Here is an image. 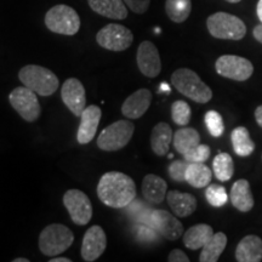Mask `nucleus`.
Listing matches in <instances>:
<instances>
[{
	"mask_svg": "<svg viewBox=\"0 0 262 262\" xmlns=\"http://www.w3.org/2000/svg\"><path fill=\"white\" fill-rule=\"evenodd\" d=\"M172 142L180 155H185L201 143V135L193 127H182L173 134Z\"/></svg>",
	"mask_w": 262,
	"mask_h": 262,
	"instance_id": "27",
	"label": "nucleus"
},
{
	"mask_svg": "<svg viewBox=\"0 0 262 262\" xmlns=\"http://www.w3.org/2000/svg\"><path fill=\"white\" fill-rule=\"evenodd\" d=\"M18 79L39 96H51L60 86L54 72L38 64H27L18 72Z\"/></svg>",
	"mask_w": 262,
	"mask_h": 262,
	"instance_id": "2",
	"label": "nucleus"
},
{
	"mask_svg": "<svg viewBox=\"0 0 262 262\" xmlns=\"http://www.w3.org/2000/svg\"><path fill=\"white\" fill-rule=\"evenodd\" d=\"M173 139L171 127L168 123H158L153 127L152 135H150V147L157 156L163 157L168 155L170 145Z\"/></svg>",
	"mask_w": 262,
	"mask_h": 262,
	"instance_id": "23",
	"label": "nucleus"
},
{
	"mask_svg": "<svg viewBox=\"0 0 262 262\" xmlns=\"http://www.w3.org/2000/svg\"><path fill=\"white\" fill-rule=\"evenodd\" d=\"M212 170H214L216 179L222 182L228 181L234 173L233 159L228 153H219L212 162Z\"/></svg>",
	"mask_w": 262,
	"mask_h": 262,
	"instance_id": "30",
	"label": "nucleus"
},
{
	"mask_svg": "<svg viewBox=\"0 0 262 262\" xmlns=\"http://www.w3.org/2000/svg\"><path fill=\"white\" fill-rule=\"evenodd\" d=\"M212 171L204 163H189L186 170V182L194 188H204L211 181Z\"/></svg>",
	"mask_w": 262,
	"mask_h": 262,
	"instance_id": "26",
	"label": "nucleus"
},
{
	"mask_svg": "<svg viewBox=\"0 0 262 262\" xmlns=\"http://www.w3.org/2000/svg\"><path fill=\"white\" fill-rule=\"evenodd\" d=\"M125 5L135 14L142 15L148 10L150 0H123Z\"/></svg>",
	"mask_w": 262,
	"mask_h": 262,
	"instance_id": "36",
	"label": "nucleus"
},
{
	"mask_svg": "<svg viewBox=\"0 0 262 262\" xmlns=\"http://www.w3.org/2000/svg\"><path fill=\"white\" fill-rule=\"evenodd\" d=\"M231 141L235 155L239 157H249L255 150V143L247 127H235L231 134Z\"/></svg>",
	"mask_w": 262,
	"mask_h": 262,
	"instance_id": "28",
	"label": "nucleus"
},
{
	"mask_svg": "<svg viewBox=\"0 0 262 262\" xmlns=\"http://www.w3.org/2000/svg\"><path fill=\"white\" fill-rule=\"evenodd\" d=\"M214 235L211 226L206 224H199L192 226L183 233V244L191 250H198L204 247L206 242Z\"/></svg>",
	"mask_w": 262,
	"mask_h": 262,
	"instance_id": "24",
	"label": "nucleus"
},
{
	"mask_svg": "<svg viewBox=\"0 0 262 262\" xmlns=\"http://www.w3.org/2000/svg\"><path fill=\"white\" fill-rule=\"evenodd\" d=\"M50 262H72V260L67 257H54L51 258Z\"/></svg>",
	"mask_w": 262,
	"mask_h": 262,
	"instance_id": "42",
	"label": "nucleus"
},
{
	"mask_svg": "<svg viewBox=\"0 0 262 262\" xmlns=\"http://www.w3.org/2000/svg\"><path fill=\"white\" fill-rule=\"evenodd\" d=\"M137 67L147 78L158 77L162 72V61L158 49L152 41L145 40L139 45L136 55Z\"/></svg>",
	"mask_w": 262,
	"mask_h": 262,
	"instance_id": "12",
	"label": "nucleus"
},
{
	"mask_svg": "<svg viewBox=\"0 0 262 262\" xmlns=\"http://www.w3.org/2000/svg\"><path fill=\"white\" fill-rule=\"evenodd\" d=\"M210 147L208 145H202L199 143L198 146H195L194 148L188 150L187 153H185L183 156V159L187 160L189 163H204L210 158Z\"/></svg>",
	"mask_w": 262,
	"mask_h": 262,
	"instance_id": "34",
	"label": "nucleus"
},
{
	"mask_svg": "<svg viewBox=\"0 0 262 262\" xmlns=\"http://www.w3.org/2000/svg\"><path fill=\"white\" fill-rule=\"evenodd\" d=\"M168 185L159 176L148 173L142 181V195L150 204H160L166 196Z\"/></svg>",
	"mask_w": 262,
	"mask_h": 262,
	"instance_id": "21",
	"label": "nucleus"
},
{
	"mask_svg": "<svg viewBox=\"0 0 262 262\" xmlns=\"http://www.w3.org/2000/svg\"><path fill=\"white\" fill-rule=\"evenodd\" d=\"M14 262H29V260L28 258H25V257H22V258H15V260H12Z\"/></svg>",
	"mask_w": 262,
	"mask_h": 262,
	"instance_id": "43",
	"label": "nucleus"
},
{
	"mask_svg": "<svg viewBox=\"0 0 262 262\" xmlns=\"http://www.w3.org/2000/svg\"><path fill=\"white\" fill-rule=\"evenodd\" d=\"M226 245H227V235L222 232L214 233V235L206 242V244L202 248L199 261L201 262H216L219 261L221 254L224 253Z\"/></svg>",
	"mask_w": 262,
	"mask_h": 262,
	"instance_id": "25",
	"label": "nucleus"
},
{
	"mask_svg": "<svg viewBox=\"0 0 262 262\" xmlns=\"http://www.w3.org/2000/svg\"><path fill=\"white\" fill-rule=\"evenodd\" d=\"M166 201L175 215H178L179 217H187L196 209L195 196L189 193L170 191L166 193Z\"/></svg>",
	"mask_w": 262,
	"mask_h": 262,
	"instance_id": "22",
	"label": "nucleus"
},
{
	"mask_svg": "<svg viewBox=\"0 0 262 262\" xmlns=\"http://www.w3.org/2000/svg\"><path fill=\"white\" fill-rule=\"evenodd\" d=\"M49 31L62 35H74L80 29V17L71 6L55 5L47 12L44 18Z\"/></svg>",
	"mask_w": 262,
	"mask_h": 262,
	"instance_id": "6",
	"label": "nucleus"
},
{
	"mask_svg": "<svg viewBox=\"0 0 262 262\" xmlns=\"http://www.w3.org/2000/svg\"><path fill=\"white\" fill-rule=\"evenodd\" d=\"M97 196L110 208H126L136 198V185L126 173L108 171L98 181Z\"/></svg>",
	"mask_w": 262,
	"mask_h": 262,
	"instance_id": "1",
	"label": "nucleus"
},
{
	"mask_svg": "<svg viewBox=\"0 0 262 262\" xmlns=\"http://www.w3.org/2000/svg\"><path fill=\"white\" fill-rule=\"evenodd\" d=\"M171 84L176 90L196 103H208L212 98L210 88L194 71L180 68L171 74Z\"/></svg>",
	"mask_w": 262,
	"mask_h": 262,
	"instance_id": "3",
	"label": "nucleus"
},
{
	"mask_svg": "<svg viewBox=\"0 0 262 262\" xmlns=\"http://www.w3.org/2000/svg\"><path fill=\"white\" fill-rule=\"evenodd\" d=\"M191 107L185 101H175L171 104V118L173 123L180 126H186L191 120Z\"/></svg>",
	"mask_w": 262,
	"mask_h": 262,
	"instance_id": "31",
	"label": "nucleus"
},
{
	"mask_svg": "<svg viewBox=\"0 0 262 262\" xmlns=\"http://www.w3.org/2000/svg\"><path fill=\"white\" fill-rule=\"evenodd\" d=\"M63 205L66 206L72 221L78 226L88 225L93 217V204L89 196L80 189H68L63 194Z\"/></svg>",
	"mask_w": 262,
	"mask_h": 262,
	"instance_id": "11",
	"label": "nucleus"
},
{
	"mask_svg": "<svg viewBox=\"0 0 262 262\" xmlns=\"http://www.w3.org/2000/svg\"><path fill=\"white\" fill-rule=\"evenodd\" d=\"M226 2H228V3H232V4H237V3L242 2V0H226Z\"/></svg>",
	"mask_w": 262,
	"mask_h": 262,
	"instance_id": "44",
	"label": "nucleus"
},
{
	"mask_svg": "<svg viewBox=\"0 0 262 262\" xmlns=\"http://www.w3.org/2000/svg\"><path fill=\"white\" fill-rule=\"evenodd\" d=\"M89 6L96 14L112 19H125L127 9L123 0H88Z\"/></svg>",
	"mask_w": 262,
	"mask_h": 262,
	"instance_id": "20",
	"label": "nucleus"
},
{
	"mask_svg": "<svg viewBox=\"0 0 262 262\" xmlns=\"http://www.w3.org/2000/svg\"><path fill=\"white\" fill-rule=\"evenodd\" d=\"M96 41L101 48L110 51H124L131 47L134 34L125 26L110 24L100 29L96 34Z\"/></svg>",
	"mask_w": 262,
	"mask_h": 262,
	"instance_id": "9",
	"label": "nucleus"
},
{
	"mask_svg": "<svg viewBox=\"0 0 262 262\" xmlns=\"http://www.w3.org/2000/svg\"><path fill=\"white\" fill-rule=\"evenodd\" d=\"M101 117H102V111L100 107L91 104L86 107L81 113V120L78 127L77 141L80 145H88L94 140L96 131L100 124Z\"/></svg>",
	"mask_w": 262,
	"mask_h": 262,
	"instance_id": "16",
	"label": "nucleus"
},
{
	"mask_svg": "<svg viewBox=\"0 0 262 262\" xmlns=\"http://www.w3.org/2000/svg\"><path fill=\"white\" fill-rule=\"evenodd\" d=\"M135 125L130 120H117L101 131L97 147L106 152H116L125 147L133 139Z\"/></svg>",
	"mask_w": 262,
	"mask_h": 262,
	"instance_id": "7",
	"label": "nucleus"
},
{
	"mask_svg": "<svg viewBox=\"0 0 262 262\" xmlns=\"http://www.w3.org/2000/svg\"><path fill=\"white\" fill-rule=\"evenodd\" d=\"M61 97L66 107L74 114L75 117H80L85 110L86 103V94H85L84 85L77 78H70L62 85Z\"/></svg>",
	"mask_w": 262,
	"mask_h": 262,
	"instance_id": "14",
	"label": "nucleus"
},
{
	"mask_svg": "<svg viewBox=\"0 0 262 262\" xmlns=\"http://www.w3.org/2000/svg\"><path fill=\"white\" fill-rule=\"evenodd\" d=\"M149 225L168 241H178L183 234V225L166 210H152Z\"/></svg>",
	"mask_w": 262,
	"mask_h": 262,
	"instance_id": "13",
	"label": "nucleus"
},
{
	"mask_svg": "<svg viewBox=\"0 0 262 262\" xmlns=\"http://www.w3.org/2000/svg\"><path fill=\"white\" fill-rule=\"evenodd\" d=\"M205 125L208 127L209 133L211 136L214 137H220L222 136L225 131V124L224 119H222L221 114L216 111H209L205 114Z\"/></svg>",
	"mask_w": 262,
	"mask_h": 262,
	"instance_id": "33",
	"label": "nucleus"
},
{
	"mask_svg": "<svg viewBox=\"0 0 262 262\" xmlns=\"http://www.w3.org/2000/svg\"><path fill=\"white\" fill-rule=\"evenodd\" d=\"M256 12H257V17H258V19H260L261 24H262V0H258Z\"/></svg>",
	"mask_w": 262,
	"mask_h": 262,
	"instance_id": "41",
	"label": "nucleus"
},
{
	"mask_svg": "<svg viewBox=\"0 0 262 262\" xmlns=\"http://www.w3.org/2000/svg\"><path fill=\"white\" fill-rule=\"evenodd\" d=\"M152 103V93L148 89H140L130 95L123 102L122 113L127 119H139Z\"/></svg>",
	"mask_w": 262,
	"mask_h": 262,
	"instance_id": "17",
	"label": "nucleus"
},
{
	"mask_svg": "<svg viewBox=\"0 0 262 262\" xmlns=\"http://www.w3.org/2000/svg\"><path fill=\"white\" fill-rule=\"evenodd\" d=\"M229 199L232 205L242 212H248L254 208V196L248 180L241 179L233 183Z\"/></svg>",
	"mask_w": 262,
	"mask_h": 262,
	"instance_id": "19",
	"label": "nucleus"
},
{
	"mask_svg": "<svg viewBox=\"0 0 262 262\" xmlns=\"http://www.w3.org/2000/svg\"><path fill=\"white\" fill-rule=\"evenodd\" d=\"M107 247V237L103 228L95 225L85 232L81 245V257L84 261H96L104 253Z\"/></svg>",
	"mask_w": 262,
	"mask_h": 262,
	"instance_id": "15",
	"label": "nucleus"
},
{
	"mask_svg": "<svg viewBox=\"0 0 262 262\" xmlns=\"http://www.w3.org/2000/svg\"><path fill=\"white\" fill-rule=\"evenodd\" d=\"M192 11V0H166L165 12L175 24H182Z\"/></svg>",
	"mask_w": 262,
	"mask_h": 262,
	"instance_id": "29",
	"label": "nucleus"
},
{
	"mask_svg": "<svg viewBox=\"0 0 262 262\" xmlns=\"http://www.w3.org/2000/svg\"><path fill=\"white\" fill-rule=\"evenodd\" d=\"M206 27L212 37L222 40H242L247 34V27L241 18L222 11L209 16Z\"/></svg>",
	"mask_w": 262,
	"mask_h": 262,
	"instance_id": "5",
	"label": "nucleus"
},
{
	"mask_svg": "<svg viewBox=\"0 0 262 262\" xmlns=\"http://www.w3.org/2000/svg\"><path fill=\"white\" fill-rule=\"evenodd\" d=\"M217 74L227 79L245 81L254 73V66L248 58L237 55H222L215 63Z\"/></svg>",
	"mask_w": 262,
	"mask_h": 262,
	"instance_id": "10",
	"label": "nucleus"
},
{
	"mask_svg": "<svg viewBox=\"0 0 262 262\" xmlns=\"http://www.w3.org/2000/svg\"><path fill=\"white\" fill-rule=\"evenodd\" d=\"M137 237L140 239H142V242H152L155 241L156 234L153 233L152 229H149L148 227H140L137 229Z\"/></svg>",
	"mask_w": 262,
	"mask_h": 262,
	"instance_id": "38",
	"label": "nucleus"
},
{
	"mask_svg": "<svg viewBox=\"0 0 262 262\" xmlns=\"http://www.w3.org/2000/svg\"><path fill=\"white\" fill-rule=\"evenodd\" d=\"M169 262H189V257L180 249H173L168 257Z\"/></svg>",
	"mask_w": 262,
	"mask_h": 262,
	"instance_id": "37",
	"label": "nucleus"
},
{
	"mask_svg": "<svg viewBox=\"0 0 262 262\" xmlns=\"http://www.w3.org/2000/svg\"><path fill=\"white\" fill-rule=\"evenodd\" d=\"M9 102L26 122L33 123L40 117L41 106L38 101L37 94L25 85L15 88L10 93Z\"/></svg>",
	"mask_w": 262,
	"mask_h": 262,
	"instance_id": "8",
	"label": "nucleus"
},
{
	"mask_svg": "<svg viewBox=\"0 0 262 262\" xmlns=\"http://www.w3.org/2000/svg\"><path fill=\"white\" fill-rule=\"evenodd\" d=\"M205 196L209 204L214 206V208H221L228 201L226 188L220 185H216V183L208 186V188L205 191Z\"/></svg>",
	"mask_w": 262,
	"mask_h": 262,
	"instance_id": "32",
	"label": "nucleus"
},
{
	"mask_svg": "<svg viewBox=\"0 0 262 262\" xmlns=\"http://www.w3.org/2000/svg\"><path fill=\"white\" fill-rule=\"evenodd\" d=\"M73 242L74 235L70 228L61 224H52L42 229L38 244L42 255L54 257L64 253Z\"/></svg>",
	"mask_w": 262,
	"mask_h": 262,
	"instance_id": "4",
	"label": "nucleus"
},
{
	"mask_svg": "<svg viewBox=\"0 0 262 262\" xmlns=\"http://www.w3.org/2000/svg\"><path fill=\"white\" fill-rule=\"evenodd\" d=\"M189 162L187 160H175L170 164L169 166V175L173 181L182 182L186 181V170H187Z\"/></svg>",
	"mask_w": 262,
	"mask_h": 262,
	"instance_id": "35",
	"label": "nucleus"
},
{
	"mask_svg": "<svg viewBox=\"0 0 262 262\" xmlns=\"http://www.w3.org/2000/svg\"><path fill=\"white\" fill-rule=\"evenodd\" d=\"M253 34H254V38L256 39L258 42H261V44H262V24L257 25L256 27L254 28Z\"/></svg>",
	"mask_w": 262,
	"mask_h": 262,
	"instance_id": "39",
	"label": "nucleus"
},
{
	"mask_svg": "<svg viewBox=\"0 0 262 262\" xmlns=\"http://www.w3.org/2000/svg\"><path fill=\"white\" fill-rule=\"evenodd\" d=\"M235 260L238 262L262 261V239L255 234L244 237L235 249Z\"/></svg>",
	"mask_w": 262,
	"mask_h": 262,
	"instance_id": "18",
	"label": "nucleus"
},
{
	"mask_svg": "<svg viewBox=\"0 0 262 262\" xmlns=\"http://www.w3.org/2000/svg\"><path fill=\"white\" fill-rule=\"evenodd\" d=\"M255 119H256V123L258 125L262 127V104L255 110Z\"/></svg>",
	"mask_w": 262,
	"mask_h": 262,
	"instance_id": "40",
	"label": "nucleus"
}]
</instances>
